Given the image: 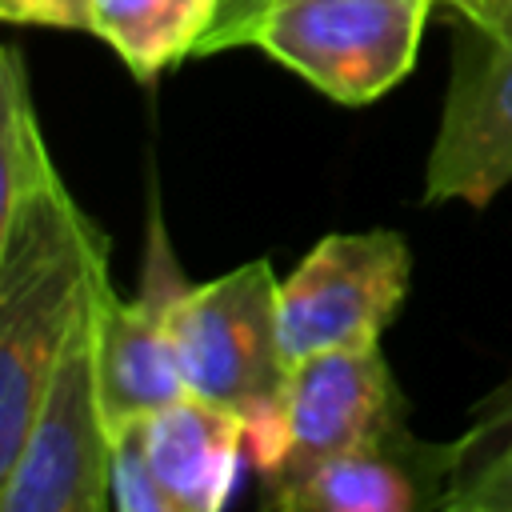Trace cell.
I'll use <instances>...</instances> for the list:
<instances>
[{"label":"cell","mask_w":512,"mask_h":512,"mask_svg":"<svg viewBox=\"0 0 512 512\" xmlns=\"http://www.w3.org/2000/svg\"><path fill=\"white\" fill-rule=\"evenodd\" d=\"M112 508L116 512H172L168 492L156 480V468L144 448L140 420L124 424L112 436Z\"/></svg>","instance_id":"obj_14"},{"label":"cell","mask_w":512,"mask_h":512,"mask_svg":"<svg viewBox=\"0 0 512 512\" xmlns=\"http://www.w3.org/2000/svg\"><path fill=\"white\" fill-rule=\"evenodd\" d=\"M92 368L108 432L144 420L148 412L184 396V376L160 308V288L148 276L136 300L112 288L108 264L92 276Z\"/></svg>","instance_id":"obj_8"},{"label":"cell","mask_w":512,"mask_h":512,"mask_svg":"<svg viewBox=\"0 0 512 512\" xmlns=\"http://www.w3.org/2000/svg\"><path fill=\"white\" fill-rule=\"evenodd\" d=\"M284 424L288 448L284 464L264 484L268 500H280L324 460L404 424V404L380 344L332 348L288 364Z\"/></svg>","instance_id":"obj_7"},{"label":"cell","mask_w":512,"mask_h":512,"mask_svg":"<svg viewBox=\"0 0 512 512\" xmlns=\"http://www.w3.org/2000/svg\"><path fill=\"white\" fill-rule=\"evenodd\" d=\"M452 460H456V444H420L400 424L368 444H356L324 460L272 504L284 512L440 508L448 480H452Z\"/></svg>","instance_id":"obj_9"},{"label":"cell","mask_w":512,"mask_h":512,"mask_svg":"<svg viewBox=\"0 0 512 512\" xmlns=\"http://www.w3.org/2000/svg\"><path fill=\"white\" fill-rule=\"evenodd\" d=\"M220 4L224 0H88V32L104 40L140 84H152L196 56Z\"/></svg>","instance_id":"obj_11"},{"label":"cell","mask_w":512,"mask_h":512,"mask_svg":"<svg viewBox=\"0 0 512 512\" xmlns=\"http://www.w3.org/2000/svg\"><path fill=\"white\" fill-rule=\"evenodd\" d=\"M108 264V260H104ZM96 276V272H92ZM4 512H100L112 508V432L96 396L92 368V292L68 336L36 416L0 468Z\"/></svg>","instance_id":"obj_4"},{"label":"cell","mask_w":512,"mask_h":512,"mask_svg":"<svg viewBox=\"0 0 512 512\" xmlns=\"http://www.w3.org/2000/svg\"><path fill=\"white\" fill-rule=\"evenodd\" d=\"M236 4H244V0H224V4H220V12H224V8H236ZM440 4H448L456 16H464V12H468V0H440Z\"/></svg>","instance_id":"obj_17"},{"label":"cell","mask_w":512,"mask_h":512,"mask_svg":"<svg viewBox=\"0 0 512 512\" xmlns=\"http://www.w3.org/2000/svg\"><path fill=\"white\" fill-rule=\"evenodd\" d=\"M148 460L172 512H220L248 460L236 412L192 392L140 420Z\"/></svg>","instance_id":"obj_10"},{"label":"cell","mask_w":512,"mask_h":512,"mask_svg":"<svg viewBox=\"0 0 512 512\" xmlns=\"http://www.w3.org/2000/svg\"><path fill=\"white\" fill-rule=\"evenodd\" d=\"M104 260L108 240L64 180L0 228V468L12 464Z\"/></svg>","instance_id":"obj_2"},{"label":"cell","mask_w":512,"mask_h":512,"mask_svg":"<svg viewBox=\"0 0 512 512\" xmlns=\"http://www.w3.org/2000/svg\"><path fill=\"white\" fill-rule=\"evenodd\" d=\"M512 184V4L492 24H464L436 140L424 168L428 204L484 208Z\"/></svg>","instance_id":"obj_6"},{"label":"cell","mask_w":512,"mask_h":512,"mask_svg":"<svg viewBox=\"0 0 512 512\" xmlns=\"http://www.w3.org/2000/svg\"><path fill=\"white\" fill-rule=\"evenodd\" d=\"M452 444L456 460L440 508L512 512V380L484 404L472 428Z\"/></svg>","instance_id":"obj_13"},{"label":"cell","mask_w":512,"mask_h":512,"mask_svg":"<svg viewBox=\"0 0 512 512\" xmlns=\"http://www.w3.org/2000/svg\"><path fill=\"white\" fill-rule=\"evenodd\" d=\"M508 4H512V0H468V12H464L460 20H464V24H480V28H484V24H492Z\"/></svg>","instance_id":"obj_16"},{"label":"cell","mask_w":512,"mask_h":512,"mask_svg":"<svg viewBox=\"0 0 512 512\" xmlns=\"http://www.w3.org/2000/svg\"><path fill=\"white\" fill-rule=\"evenodd\" d=\"M436 4L440 0H244L216 16L196 56L260 48L328 100L360 108L412 72Z\"/></svg>","instance_id":"obj_3"},{"label":"cell","mask_w":512,"mask_h":512,"mask_svg":"<svg viewBox=\"0 0 512 512\" xmlns=\"http://www.w3.org/2000/svg\"><path fill=\"white\" fill-rule=\"evenodd\" d=\"M0 168H4L0 228L20 220L40 196H48L64 180L44 144L40 116L32 104V80L16 44L4 48V64H0Z\"/></svg>","instance_id":"obj_12"},{"label":"cell","mask_w":512,"mask_h":512,"mask_svg":"<svg viewBox=\"0 0 512 512\" xmlns=\"http://www.w3.org/2000/svg\"><path fill=\"white\" fill-rule=\"evenodd\" d=\"M412 252L392 228L328 232L276 288L280 352L288 364L332 352L380 344L396 308L408 296Z\"/></svg>","instance_id":"obj_5"},{"label":"cell","mask_w":512,"mask_h":512,"mask_svg":"<svg viewBox=\"0 0 512 512\" xmlns=\"http://www.w3.org/2000/svg\"><path fill=\"white\" fill-rule=\"evenodd\" d=\"M0 16L8 24L88 32V0H0Z\"/></svg>","instance_id":"obj_15"},{"label":"cell","mask_w":512,"mask_h":512,"mask_svg":"<svg viewBox=\"0 0 512 512\" xmlns=\"http://www.w3.org/2000/svg\"><path fill=\"white\" fill-rule=\"evenodd\" d=\"M148 276L160 288L164 324L184 376V388L240 416L248 464L268 484L284 464V380L276 324V272L268 260H248L216 280L180 284L164 252L148 256Z\"/></svg>","instance_id":"obj_1"}]
</instances>
